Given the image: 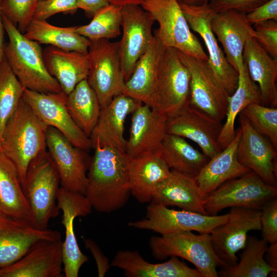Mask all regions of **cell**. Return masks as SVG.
Segmentation results:
<instances>
[{
    "label": "cell",
    "instance_id": "6da1fadb",
    "mask_svg": "<svg viewBox=\"0 0 277 277\" xmlns=\"http://www.w3.org/2000/svg\"><path fill=\"white\" fill-rule=\"evenodd\" d=\"M90 138L94 153L87 173L85 196L96 211L110 213L123 208L131 195L132 157L103 133L92 131Z\"/></svg>",
    "mask_w": 277,
    "mask_h": 277
},
{
    "label": "cell",
    "instance_id": "7a4b0ae2",
    "mask_svg": "<svg viewBox=\"0 0 277 277\" xmlns=\"http://www.w3.org/2000/svg\"><path fill=\"white\" fill-rule=\"evenodd\" d=\"M2 20L9 37V42L4 45V55L21 84L39 93L63 91L58 82L46 68L40 44L25 37L3 15Z\"/></svg>",
    "mask_w": 277,
    "mask_h": 277
},
{
    "label": "cell",
    "instance_id": "3957f363",
    "mask_svg": "<svg viewBox=\"0 0 277 277\" xmlns=\"http://www.w3.org/2000/svg\"><path fill=\"white\" fill-rule=\"evenodd\" d=\"M47 129L22 97L5 125L0 146L15 166L22 185L31 161L47 150Z\"/></svg>",
    "mask_w": 277,
    "mask_h": 277
},
{
    "label": "cell",
    "instance_id": "277c9868",
    "mask_svg": "<svg viewBox=\"0 0 277 277\" xmlns=\"http://www.w3.org/2000/svg\"><path fill=\"white\" fill-rule=\"evenodd\" d=\"M60 184L57 169L47 150L31 161L22 187L30 209L31 224L36 228L48 229L50 220L58 216Z\"/></svg>",
    "mask_w": 277,
    "mask_h": 277
},
{
    "label": "cell",
    "instance_id": "5b68a950",
    "mask_svg": "<svg viewBox=\"0 0 277 277\" xmlns=\"http://www.w3.org/2000/svg\"><path fill=\"white\" fill-rule=\"evenodd\" d=\"M150 13L159 27L153 35L165 48H172L201 61L208 57L191 31L177 0H144L140 5Z\"/></svg>",
    "mask_w": 277,
    "mask_h": 277
},
{
    "label": "cell",
    "instance_id": "8992f818",
    "mask_svg": "<svg viewBox=\"0 0 277 277\" xmlns=\"http://www.w3.org/2000/svg\"><path fill=\"white\" fill-rule=\"evenodd\" d=\"M149 246L155 259L162 261L172 256L184 259L192 264L202 277H217L216 267L224 268L212 248L209 233L184 231L152 236Z\"/></svg>",
    "mask_w": 277,
    "mask_h": 277
},
{
    "label": "cell",
    "instance_id": "52a82bcc",
    "mask_svg": "<svg viewBox=\"0 0 277 277\" xmlns=\"http://www.w3.org/2000/svg\"><path fill=\"white\" fill-rule=\"evenodd\" d=\"M190 73L177 50L165 48L149 106L171 117L189 105Z\"/></svg>",
    "mask_w": 277,
    "mask_h": 277
},
{
    "label": "cell",
    "instance_id": "ba28073f",
    "mask_svg": "<svg viewBox=\"0 0 277 277\" xmlns=\"http://www.w3.org/2000/svg\"><path fill=\"white\" fill-rule=\"evenodd\" d=\"M87 56L89 71L86 80L102 108L114 96L122 93L124 87L119 42H112L106 38L91 40Z\"/></svg>",
    "mask_w": 277,
    "mask_h": 277
},
{
    "label": "cell",
    "instance_id": "9c48e42d",
    "mask_svg": "<svg viewBox=\"0 0 277 277\" xmlns=\"http://www.w3.org/2000/svg\"><path fill=\"white\" fill-rule=\"evenodd\" d=\"M276 196L277 187L267 184L251 171L222 184L205 197L203 206L207 215H216L228 207L261 209Z\"/></svg>",
    "mask_w": 277,
    "mask_h": 277
},
{
    "label": "cell",
    "instance_id": "30bf717a",
    "mask_svg": "<svg viewBox=\"0 0 277 277\" xmlns=\"http://www.w3.org/2000/svg\"><path fill=\"white\" fill-rule=\"evenodd\" d=\"M228 218V213L209 215L185 210H176L150 202L147 207L145 216L140 220L130 222L128 225L161 235L184 231L210 233Z\"/></svg>",
    "mask_w": 277,
    "mask_h": 277
},
{
    "label": "cell",
    "instance_id": "8fae6325",
    "mask_svg": "<svg viewBox=\"0 0 277 277\" xmlns=\"http://www.w3.org/2000/svg\"><path fill=\"white\" fill-rule=\"evenodd\" d=\"M261 213L259 209L231 207L227 220L210 232L212 248L223 268L238 263L236 253L244 247L248 233L261 230Z\"/></svg>",
    "mask_w": 277,
    "mask_h": 277
},
{
    "label": "cell",
    "instance_id": "7c38bea8",
    "mask_svg": "<svg viewBox=\"0 0 277 277\" xmlns=\"http://www.w3.org/2000/svg\"><path fill=\"white\" fill-rule=\"evenodd\" d=\"M47 148L57 169L61 187L86 194L87 173L92 157L87 151L73 145L52 127L47 129Z\"/></svg>",
    "mask_w": 277,
    "mask_h": 277
},
{
    "label": "cell",
    "instance_id": "4fadbf2b",
    "mask_svg": "<svg viewBox=\"0 0 277 277\" xmlns=\"http://www.w3.org/2000/svg\"><path fill=\"white\" fill-rule=\"evenodd\" d=\"M177 52L190 73L189 105L222 122L230 95L216 79L207 61H199Z\"/></svg>",
    "mask_w": 277,
    "mask_h": 277
},
{
    "label": "cell",
    "instance_id": "5bb4252c",
    "mask_svg": "<svg viewBox=\"0 0 277 277\" xmlns=\"http://www.w3.org/2000/svg\"><path fill=\"white\" fill-rule=\"evenodd\" d=\"M190 29L203 38L208 52L207 62L217 81L231 95L236 89L239 75L227 61L213 33L210 21L214 13L208 2L199 6L180 4Z\"/></svg>",
    "mask_w": 277,
    "mask_h": 277
},
{
    "label": "cell",
    "instance_id": "9a60e30c",
    "mask_svg": "<svg viewBox=\"0 0 277 277\" xmlns=\"http://www.w3.org/2000/svg\"><path fill=\"white\" fill-rule=\"evenodd\" d=\"M151 14L140 5H127L122 8L123 35L119 53L125 81L131 75L136 63L145 52L153 38Z\"/></svg>",
    "mask_w": 277,
    "mask_h": 277
},
{
    "label": "cell",
    "instance_id": "2e32d148",
    "mask_svg": "<svg viewBox=\"0 0 277 277\" xmlns=\"http://www.w3.org/2000/svg\"><path fill=\"white\" fill-rule=\"evenodd\" d=\"M67 94L59 93H43L24 88L22 97L48 127L61 132L73 145L88 151L91 141L76 124L66 105Z\"/></svg>",
    "mask_w": 277,
    "mask_h": 277
},
{
    "label": "cell",
    "instance_id": "e0dca14e",
    "mask_svg": "<svg viewBox=\"0 0 277 277\" xmlns=\"http://www.w3.org/2000/svg\"><path fill=\"white\" fill-rule=\"evenodd\" d=\"M241 135L237 147L241 164L256 173L266 183L277 187V153L270 140L258 132L248 119L239 115Z\"/></svg>",
    "mask_w": 277,
    "mask_h": 277
},
{
    "label": "cell",
    "instance_id": "ac0fdd59",
    "mask_svg": "<svg viewBox=\"0 0 277 277\" xmlns=\"http://www.w3.org/2000/svg\"><path fill=\"white\" fill-rule=\"evenodd\" d=\"M57 204L63 212L62 223L65 230L62 244L63 271L66 277H77L88 257L79 248L74 231V220L77 216H86L92 207L85 195L60 187Z\"/></svg>",
    "mask_w": 277,
    "mask_h": 277
},
{
    "label": "cell",
    "instance_id": "d6986e66",
    "mask_svg": "<svg viewBox=\"0 0 277 277\" xmlns=\"http://www.w3.org/2000/svg\"><path fill=\"white\" fill-rule=\"evenodd\" d=\"M222 127V122L189 105L167 118L166 131L192 141L211 159L222 150L219 144Z\"/></svg>",
    "mask_w": 277,
    "mask_h": 277
},
{
    "label": "cell",
    "instance_id": "ffe728a7",
    "mask_svg": "<svg viewBox=\"0 0 277 277\" xmlns=\"http://www.w3.org/2000/svg\"><path fill=\"white\" fill-rule=\"evenodd\" d=\"M61 240L36 242L21 259L0 269V277H61L63 271Z\"/></svg>",
    "mask_w": 277,
    "mask_h": 277
},
{
    "label": "cell",
    "instance_id": "44dd1931",
    "mask_svg": "<svg viewBox=\"0 0 277 277\" xmlns=\"http://www.w3.org/2000/svg\"><path fill=\"white\" fill-rule=\"evenodd\" d=\"M43 240H61V234L57 230H40L29 222L0 214V269L18 260Z\"/></svg>",
    "mask_w": 277,
    "mask_h": 277
},
{
    "label": "cell",
    "instance_id": "7402d4cb",
    "mask_svg": "<svg viewBox=\"0 0 277 277\" xmlns=\"http://www.w3.org/2000/svg\"><path fill=\"white\" fill-rule=\"evenodd\" d=\"M210 26L222 45L228 63L238 72L244 65L243 52L246 42L256 35L246 14L234 10L214 12Z\"/></svg>",
    "mask_w": 277,
    "mask_h": 277
},
{
    "label": "cell",
    "instance_id": "603a6c76",
    "mask_svg": "<svg viewBox=\"0 0 277 277\" xmlns=\"http://www.w3.org/2000/svg\"><path fill=\"white\" fill-rule=\"evenodd\" d=\"M125 150L132 158L160 152L167 117L144 104L132 113Z\"/></svg>",
    "mask_w": 277,
    "mask_h": 277
},
{
    "label": "cell",
    "instance_id": "cb8c5ba5",
    "mask_svg": "<svg viewBox=\"0 0 277 277\" xmlns=\"http://www.w3.org/2000/svg\"><path fill=\"white\" fill-rule=\"evenodd\" d=\"M241 135L240 127L235 131L233 140L208 162L195 177L199 187L205 197L225 182L251 171L240 163L237 147Z\"/></svg>",
    "mask_w": 277,
    "mask_h": 277
},
{
    "label": "cell",
    "instance_id": "d4e9b609",
    "mask_svg": "<svg viewBox=\"0 0 277 277\" xmlns=\"http://www.w3.org/2000/svg\"><path fill=\"white\" fill-rule=\"evenodd\" d=\"M110 265L123 270L128 277H202L196 268L189 267L178 257L172 256L165 262L153 264L135 250L118 251Z\"/></svg>",
    "mask_w": 277,
    "mask_h": 277
},
{
    "label": "cell",
    "instance_id": "484cf974",
    "mask_svg": "<svg viewBox=\"0 0 277 277\" xmlns=\"http://www.w3.org/2000/svg\"><path fill=\"white\" fill-rule=\"evenodd\" d=\"M204 198L195 177L171 169L169 176L157 186L151 202L207 214Z\"/></svg>",
    "mask_w": 277,
    "mask_h": 277
},
{
    "label": "cell",
    "instance_id": "4316f807",
    "mask_svg": "<svg viewBox=\"0 0 277 277\" xmlns=\"http://www.w3.org/2000/svg\"><path fill=\"white\" fill-rule=\"evenodd\" d=\"M171 169L160 152L132 158L130 168L131 194L141 203L151 202L157 186L167 179Z\"/></svg>",
    "mask_w": 277,
    "mask_h": 277
},
{
    "label": "cell",
    "instance_id": "83f0119b",
    "mask_svg": "<svg viewBox=\"0 0 277 277\" xmlns=\"http://www.w3.org/2000/svg\"><path fill=\"white\" fill-rule=\"evenodd\" d=\"M243 58L251 78L259 88L262 105L276 107L277 59L272 58L254 37L246 42Z\"/></svg>",
    "mask_w": 277,
    "mask_h": 277
},
{
    "label": "cell",
    "instance_id": "f1b7e54d",
    "mask_svg": "<svg viewBox=\"0 0 277 277\" xmlns=\"http://www.w3.org/2000/svg\"><path fill=\"white\" fill-rule=\"evenodd\" d=\"M46 68L67 95L87 78L89 71L87 53L62 50L49 46L43 51Z\"/></svg>",
    "mask_w": 277,
    "mask_h": 277
},
{
    "label": "cell",
    "instance_id": "f546056e",
    "mask_svg": "<svg viewBox=\"0 0 277 277\" xmlns=\"http://www.w3.org/2000/svg\"><path fill=\"white\" fill-rule=\"evenodd\" d=\"M164 49L154 36L145 52L136 63L131 75L125 82L122 93L149 106Z\"/></svg>",
    "mask_w": 277,
    "mask_h": 277
},
{
    "label": "cell",
    "instance_id": "4dcf8cb0",
    "mask_svg": "<svg viewBox=\"0 0 277 277\" xmlns=\"http://www.w3.org/2000/svg\"><path fill=\"white\" fill-rule=\"evenodd\" d=\"M0 214L31 224L30 209L16 168L1 148Z\"/></svg>",
    "mask_w": 277,
    "mask_h": 277
},
{
    "label": "cell",
    "instance_id": "1f68e13d",
    "mask_svg": "<svg viewBox=\"0 0 277 277\" xmlns=\"http://www.w3.org/2000/svg\"><path fill=\"white\" fill-rule=\"evenodd\" d=\"M238 86L229 96L226 115L219 138V144L224 149L235 135L236 118L244 108L252 103L262 104V98L258 85L251 78L245 63L238 71Z\"/></svg>",
    "mask_w": 277,
    "mask_h": 277
},
{
    "label": "cell",
    "instance_id": "d6a6232c",
    "mask_svg": "<svg viewBox=\"0 0 277 277\" xmlns=\"http://www.w3.org/2000/svg\"><path fill=\"white\" fill-rule=\"evenodd\" d=\"M76 27H60L49 24L46 20L33 18L23 34L39 44L87 53L90 41L76 31Z\"/></svg>",
    "mask_w": 277,
    "mask_h": 277
},
{
    "label": "cell",
    "instance_id": "836d02e7",
    "mask_svg": "<svg viewBox=\"0 0 277 277\" xmlns=\"http://www.w3.org/2000/svg\"><path fill=\"white\" fill-rule=\"evenodd\" d=\"M160 155L170 169L195 177L209 158L181 136L166 133Z\"/></svg>",
    "mask_w": 277,
    "mask_h": 277
},
{
    "label": "cell",
    "instance_id": "e575fe53",
    "mask_svg": "<svg viewBox=\"0 0 277 277\" xmlns=\"http://www.w3.org/2000/svg\"><path fill=\"white\" fill-rule=\"evenodd\" d=\"M141 101L121 93L114 96L101 108L97 123L93 130L103 133L125 150L127 140L124 137L125 122L141 105Z\"/></svg>",
    "mask_w": 277,
    "mask_h": 277
},
{
    "label": "cell",
    "instance_id": "d590c367",
    "mask_svg": "<svg viewBox=\"0 0 277 277\" xmlns=\"http://www.w3.org/2000/svg\"><path fill=\"white\" fill-rule=\"evenodd\" d=\"M66 105L73 120L90 137L97 123L101 106L96 94L86 79L78 83L67 95Z\"/></svg>",
    "mask_w": 277,
    "mask_h": 277
},
{
    "label": "cell",
    "instance_id": "8d00e7d4",
    "mask_svg": "<svg viewBox=\"0 0 277 277\" xmlns=\"http://www.w3.org/2000/svg\"><path fill=\"white\" fill-rule=\"evenodd\" d=\"M268 246V243L262 239L248 235L240 260L233 266L222 268L217 272L218 276H276L277 274L264 259Z\"/></svg>",
    "mask_w": 277,
    "mask_h": 277
},
{
    "label": "cell",
    "instance_id": "74e56055",
    "mask_svg": "<svg viewBox=\"0 0 277 277\" xmlns=\"http://www.w3.org/2000/svg\"><path fill=\"white\" fill-rule=\"evenodd\" d=\"M122 8L109 4L100 9L88 24L77 26L76 31L90 41L118 36L121 33Z\"/></svg>",
    "mask_w": 277,
    "mask_h": 277
},
{
    "label": "cell",
    "instance_id": "f35d334b",
    "mask_svg": "<svg viewBox=\"0 0 277 277\" xmlns=\"http://www.w3.org/2000/svg\"><path fill=\"white\" fill-rule=\"evenodd\" d=\"M24 89L4 55L0 62V146L5 125L16 110Z\"/></svg>",
    "mask_w": 277,
    "mask_h": 277
},
{
    "label": "cell",
    "instance_id": "ab89813d",
    "mask_svg": "<svg viewBox=\"0 0 277 277\" xmlns=\"http://www.w3.org/2000/svg\"><path fill=\"white\" fill-rule=\"evenodd\" d=\"M254 129L267 137L277 150V108L252 103L241 112Z\"/></svg>",
    "mask_w": 277,
    "mask_h": 277
},
{
    "label": "cell",
    "instance_id": "60d3db41",
    "mask_svg": "<svg viewBox=\"0 0 277 277\" xmlns=\"http://www.w3.org/2000/svg\"><path fill=\"white\" fill-rule=\"evenodd\" d=\"M38 0H1L2 14L24 34L33 18Z\"/></svg>",
    "mask_w": 277,
    "mask_h": 277
},
{
    "label": "cell",
    "instance_id": "b9f144b4",
    "mask_svg": "<svg viewBox=\"0 0 277 277\" xmlns=\"http://www.w3.org/2000/svg\"><path fill=\"white\" fill-rule=\"evenodd\" d=\"M78 9L76 0H38L33 18L46 20L61 12L73 15Z\"/></svg>",
    "mask_w": 277,
    "mask_h": 277
},
{
    "label": "cell",
    "instance_id": "7bdbcfd3",
    "mask_svg": "<svg viewBox=\"0 0 277 277\" xmlns=\"http://www.w3.org/2000/svg\"><path fill=\"white\" fill-rule=\"evenodd\" d=\"M261 211L262 239L270 244L277 243V199L265 204Z\"/></svg>",
    "mask_w": 277,
    "mask_h": 277
},
{
    "label": "cell",
    "instance_id": "ee69618b",
    "mask_svg": "<svg viewBox=\"0 0 277 277\" xmlns=\"http://www.w3.org/2000/svg\"><path fill=\"white\" fill-rule=\"evenodd\" d=\"M255 39L274 59H277V21L268 20L253 25Z\"/></svg>",
    "mask_w": 277,
    "mask_h": 277
},
{
    "label": "cell",
    "instance_id": "f6af8a7d",
    "mask_svg": "<svg viewBox=\"0 0 277 277\" xmlns=\"http://www.w3.org/2000/svg\"><path fill=\"white\" fill-rule=\"evenodd\" d=\"M270 0H209L208 4L214 12L234 10L247 14Z\"/></svg>",
    "mask_w": 277,
    "mask_h": 277
},
{
    "label": "cell",
    "instance_id": "bcb514c9",
    "mask_svg": "<svg viewBox=\"0 0 277 277\" xmlns=\"http://www.w3.org/2000/svg\"><path fill=\"white\" fill-rule=\"evenodd\" d=\"M246 17L251 25L268 20L277 21V0H270L246 14Z\"/></svg>",
    "mask_w": 277,
    "mask_h": 277
},
{
    "label": "cell",
    "instance_id": "7dc6e473",
    "mask_svg": "<svg viewBox=\"0 0 277 277\" xmlns=\"http://www.w3.org/2000/svg\"><path fill=\"white\" fill-rule=\"evenodd\" d=\"M83 241L85 247L89 249L95 259L98 276H104L111 267L108 258L94 241L90 239H84Z\"/></svg>",
    "mask_w": 277,
    "mask_h": 277
},
{
    "label": "cell",
    "instance_id": "c3c4849f",
    "mask_svg": "<svg viewBox=\"0 0 277 277\" xmlns=\"http://www.w3.org/2000/svg\"><path fill=\"white\" fill-rule=\"evenodd\" d=\"M78 8L83 10L89 17L100 9L109 5L108 0H76Z\"/></svg>",
    "mask_w": 277,
    "mask_h": 277
},
{
    "label": "cell",
    "instance_id": "681fc988",
    "mask_svg": "<svg viewBox=\"0 0 277 277\" xmlns=\"http://www.w3.org/2000/svg\"><path fill=\"white\" fill-rule=\"evenodd\" d=\"M266 254L267 258L266 262L277 274V243L270 244Z\"/></svg>",
    "mask_w": 277,
    "mask_h": 277
},
{
    "label": "cell",
    "instance_id": "f907efd6",
    "mask_svg": "<svg viewBox=\"0 0 277 277\" xmlns=\"http://www.w3.org/2000/svg\"><path fill=\"white\" fill-rule=\"evenodd\" d=\"M144 0H108L110 4L123 7L127 5H141Z\"/></svg>",
    "mask_w": 277,
    "mask_h": 277
},
{
    "label": "cell",
    "instance_id": "816d5d0a",
    "mask_svg": "<svg viewBox=\"0 0 277 277\" xmlns=\"http://www.w3.org/2000/svg\"><path fill=\"white\" fill-rule=\"evenodd\" d=\"M1 2L0 0V62L2 60L3 57H4L3 53V47L4 45V27L2 20V15L1 12Z\"/></svg>",
    "mask_w": 277,
    "mask_h": 277
},
{
    "label": "cell",
    "instance_id": "f5cc1de1",
    "mask_svg": "<svg viewBox=\"0 0 277 277\" xmlns=\"http://www.w3.org/2000/svg\"><path fill=\"white\" fill-rule=\"evenodd\" d=\"M180 4L199 6L209 2V0H177Z\"/></svg>",
    "mask_w": 277,
    "mask_h": 277
}]
</instances>
